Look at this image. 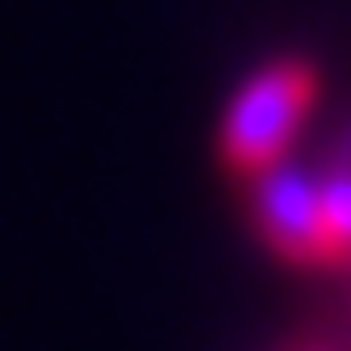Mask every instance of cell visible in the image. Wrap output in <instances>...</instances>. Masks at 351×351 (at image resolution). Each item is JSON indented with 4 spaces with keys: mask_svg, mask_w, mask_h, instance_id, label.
<instances>
[{
    "mask_svg": "<svg viewBox=\"0 0 351 351\" xmlns=\"http://www.w3.org/2000/svg\"><path fill=\"white\" fill-rule=\"evenodd\" d=\"M252 199V228L269 246V258L287 263V269H311L328 276V246H322V182L299 170H263L252 176L246 188Z\"/></svg>",
    "mask_w": 351,
    "mask_h": 351,
    "instance_id": "obj_2",
    "label": "cell"
},
{
    "mask_svg": "<svg viewBox=\"0 0 351 351\" xmlns=\"http://www.w3.org/2000/svg\"><path fill=\"white\" fill-rule=\"evenodd\" d=\"M299 351H328V346H299Z\"/></svg>",
    "mask_w": 351,
    "mask_h": 351,
    "instance_id": "obj_4",
    "label": "cell"
},
{
    "mask_svg": "<svg viewBox=\"0 0 351 351\" xmlns=\"http://www.w3.org/2000/svg\"><path fill=\"white\" fill-rule=\"evenodd\" d=\"M346 158H351V141H346Z\"/></svg>",
    "mask_w": 351,
    "mask_h": 351,
    "instance_id": "obj_5",
    "label": "cell"
},
{
    "mask_svg": "<svg viewBox=\"0 0 351 351\" xmlns=\"http://www.w3.org/2000/svg\"><path fill=\"white\" fill-rule=\"evenodd\" d=\"M316 94H322V76L311 59H276L228 100L223 123H217V164L234 188H246L252 176L281 164V152H287L293 129L304 123V112L316 106Z\"/></svg>",
    "mask_w": 351,
    "mask_h": 351,
    "instance_id": "obj_1",
    "label": "cell"
},
{
    "mask_svg": "<svg viewBox=\"0 0 351 351\" xmlns=\"http://www.w3.org/2000/svg\"><path fill=\"white\" fill-rule=\"evenodd\" d=\"M322 182V246H328V276H351V158H339Z\"/></svg>",
    "mask_w": 351,
    "mask_h": 351,
    "instance_id": "obj_3",
    "label": "cell"
}]
</instances>
